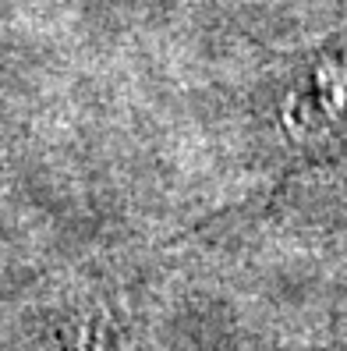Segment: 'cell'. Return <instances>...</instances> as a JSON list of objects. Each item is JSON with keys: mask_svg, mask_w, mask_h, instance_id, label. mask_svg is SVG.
<instances>
[{"mask_svg": "<svg viewBox=\"0 0 347 351\" xmlns=\"http://www.w3.org/2000/svg\"><path fill=\"white\" fill-rule=\"evenodd\" d=\"M283 128L305 146L347 142V39L326 50L283 103Z\"/></svg>", "mask_w": 347, "mask_h": 351, "instance_id": "obj_1", "label": "cell"}, {"mask_svg": "<svg viewBox=\"0 0 347 351\" xmlns=\"http://www.w3.org/2000/svg\"><path fill=\"white\" fill-rule=\"evenodd\" d=\"M71 351H103V348H71Z\"/></svg>", "mask_w": 347, "mask_h": 351, "instance_id": "obj_2", "label": "cell"}]
</instances>
